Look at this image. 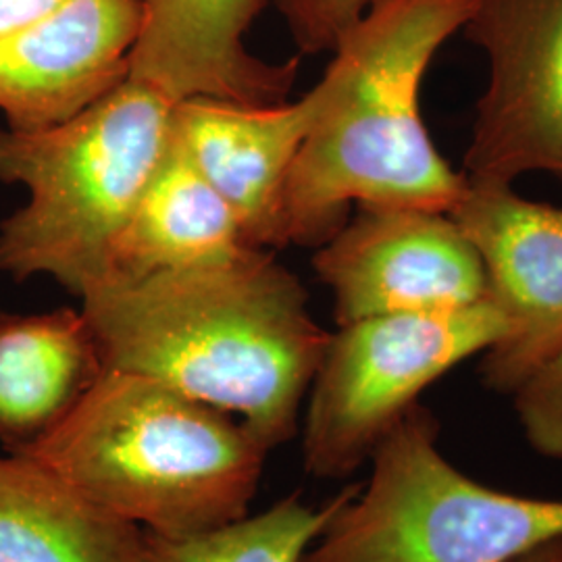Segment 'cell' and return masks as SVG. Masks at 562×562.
Here are the masks:
<instances>
[{
	"label": "cell",
	"mask_w": 562,
	"mask_h": 562,
	"mask_svg": "<svg viewBox=\"0 0 562 562\" xmlns=\"http://www.w3.org/2000/svg\"><path fill=\"white\" fill-rule=\"evenodd\" d=\"M448 215L480 255L487 299L506 322L482 355L483 385L510 396L562 348V209L522 199L513 183L467 180Z\"/></svg>",
	"instance_id": "ba28073f"
},
{
	"label": "cell",
	"mask_w": 562,
	"mask_h": 562,
	"mask_svg": "<svg viewBox=\"0 0 562 562\" xmlns=\"http://www.w3.org/2000/svg\"><path fill=\"white\" fill-rule=\"evenodd\" d=\"M106 367L83 311L0 313V446L25 454L80 406Z\"/></svg>",
	"instance_id": "4fadbf2b"
},
{
	"label": "cell",
	"mask_w": 562,
	"mask_h": 562,
	"mask_svg": "<svg viewBox=\"0 0 562 562\" xmlns=\"http://www.w3.org/2000/svg\"><path fill=\"white\" fill-rule=\"evenodd\" d=\"M338 325L394 313L454 311L487 299L482 259L448 215L359 209L313 259Z\"/></svg>",
	"instance_id": "9c48e42d"
},
{
	"label": "cell",
	"mask_w": 562,
	"mask_h": 562,
	"mask_svg": "<svg viewBox=\"0 0 562 562\" xmlns=\"http://www.w3.org/2000/svg\"><path fill=\"white\" fill-rule=\"evenodd\" d=\"M510 562H562V536L542 543Z\"/></svg>",
	"instance_id": "ffe728a7"
},
{
	"label": "cell",
	"mask_w": 562,
	"mask_h": 562,
	"mask_svg": "<svg viewBox=\"0 0 562 562\" xmlns=\"http://www.w3.org/2000/svg\"><path fill=\"white\" fill-rule=\"evenodd\" d=\"M106 371L150 378L240 419L267 450L296 438L331 331L262 250L109 280L81 296Z\"/></svg>",
	"instance_id": "6da1fadb"
},
{
	"label": "cell",
	"mask_w": 562,
	"mask_h": 562,
	"mask_svg": "<svg viewBox=\"0 0 562 562\" xmlns=\"http://www.w3.org/2000/svg\"><path fill=\"white\" fill-rule=\"evenodd\" d=\"M504 336L503 313L490 299L454 311L338 325L306 396V473L317 480L352 477L427 387Z\"/></svg>",
	"instance_id": "8992f818"
},
{
	"label": "cell",
	"mask_w": 562,
	"mask_h": 562,
	"mask_svg": "<svg viewBox=\"0 0 562 562\" xmlns=\"http://www.w3.org/2000/svg\"><path fill=\"white\" fill-rule=\"evenodd\" d=\"M248 250L257 248L244 241L229 204L202 178L171 130L169 146L113 248L109 280L222 265Z\"/></svg>",
	"instance_id": "5bb4252c"
},
{
	"label": "cell",
	"mask_w": 562,
	"mask_h": 562,
	"mask_svg": "<svg viewBox=\"0 0 562 562\" xmlns=\"http://www.w3.org/2000/svg\"><path fill=\"white\" fill-rule=\"evenodd\" d=\"M173 102L125 78L59 125L0 130V181L30 199L0 223V273L48 276L86 296L111 276L113 248L171 140Z\"/></svg>",
	"instance_id": "277c9868"
},
{
	"label": "cell",
	"mask_w": 562,
	"mask_h": 562,
	"mask_svg": "<svg viewBox=\"0 0 562 562\" xmlns=\"http://www.w3.org/2000/svg\"><path fill=\"white\" fill-rule=\"evenodd\" d=\"M142 533L44 462L0 457V562H136Z\"/></svg>",
	"instance_id": "9a60e30c"
},
{
	"label": "cell",
	"mask_w": 562,
	"mask_h": 562,
	"mask_svg": "<svg viewBox=\"0 0 562 562\" xmlns=\"http://www.w3.org/2000/svg\"><path fill=\"white\" fill-rule=\"evenodd\" d=\"M311 120L308 92L292 104L276 106L204 97L173 104V136L202 178L229 204L250 248L285 246V188Z\"/></svg>",
	"instance_id": "7c38bea8"
},
{
	"label": "cell",
	"mask_w": 562,
	"mask_h": 562,
	"mask_svg": "<svg viewBox=\"0 0 562 562\" xmlns=\"http://www.w3.org/2000/svg\"><path fill=\"white\" fill-rule=\"evenodd\" d=\"M74 0H0V36L50 20Z\"/></svg>",
	"instance_id": "d6986e66"
},
{
	"label": "cell",
	"mask_w": 562,
	"mask_h": 562,
	"mask_svg": "<svg viewBox=\"0 0 562 562\" xmlns=\"http://www.w3.org/2000/svg\"><path fill=\"white\" fill-rule=\"evenodd\" d=\"M462 30L487 60L464 178L562 176V0H475Z\"/></svg>",
	"instance_id": "52a82bcc"
},
{
	"label": "cell",
	"mask_w": 562,
	"mask_h": 562,
	"mask_svg": "<svg viewBox=\"0 0 562 562\" xmlns=\"http://www.w3.org/2000/svg\"><path fill=\"white\" fill-rule=\"evenodd\" d=\"M25 457L142 531L188 538L248 515L269 450L222 408L150 378L104 371Z\"/></svg>",
	"instance_id": "3957f363"
},
{
	"label": "cell",
	"mask_w": 562,
	"mask_h": 562,
	"mask_svg": "<svg viewBox=\"0 0 562 562\" xmlns=\"http://www.w3.org/2000/svg\"><path fill=\"white\" fill-rule=\"evenodd\" d=\"M285 21L302 55L331 53L371 0H267Z\"/></svg>",
	"instance_id": "ac0fdd59"
},
{
	"label": "cell",
	"mask_w": 562,
	"mask_h": 562,
	"mask_svg": "<svg viewBox=\"0 0 562 562\" xmlns=\"http://www.w3.org/2000/svg\"><path fill=\"white\" fill-rule=\"evenodd\" d=\"M510 396L529 448L562 462V348Z\"/></svg>",
	"instance_id": "e0dca14e"
},
{
	"label": "cell",
	"mask_w": 562,
	"mask_h": 562,
	"mask_svg": "<svg viewBox=\"0 0 562 562\" xmlns=\"http://www.w3.org/2000/svg\"><path fill=\"white\" fill-rule=\"evenodd\" d=\"M352 487L346 485L323 506L290 494L259 515L199 536L162 538L144 531L136 562H302Z\"/></svg>",
	"instance_id": "2e32d148"
},
{
	"label": "cell",
	"mask_w": 562,
	"mask_h": 562,
	"mask_svg": "<svg viewBox=\"0 0 562 562\" xmlns=\"http://www.w3.org/2000/svg\"><path fill=\"white\" fill-rule=\"evenodd\" d=\"M140 23V0H74L50 20L0 36L7 127L59 125L120 86Z\"/></svg>",
	"instance_id": "30bf717a"
},
{
	"label": "cell",
	"mask_w": 562,
	"mask_h": 562,
	"mask_svg": "<svg viewBox=\"0 0 562 562\" xmlns=\"http://www.w3.org/2000/svg\"><path fill=\"white\" fill-rule=\"evenodd\" d=\"M142 23L127 78L169 101L217 99L248 106L288 101L301 60L267 63L246 34L267 0H140Z\"/></svg>",
	"instance_id": "8fae6325"
},
{
	"label": "cell",
	"mask_w": 562,
	"mask_h": 562,
	"mask_svg": "<svg viewBox=\"0 0 562 562\" xmlns=\"http://www.w3.org/2000/svg\"><path fill=\"white\" fill-rule=\"evenodd\" d=\"M475 0H371L308 97L313 120L283 201V241L322 246L350 209L450 213L467 188L431 140L422 86Z\"/></svg>",
	"instance_id": "7a4b0ae2"
},
{
	"label": "cell",
	"mask_w": 562,
	"mask_h": 562,
	"mask_svg": "<svg viewBox=\"0 0 562 562\" xmlns=\"http://www.w3.org/2000/svg\"><path fill=\"white\" fill-rule=\"evenodd\" d=\"M302 562H510L562 536V498L467 475L440 448V422L415 404L371 457Z\"/></svg>",
	"instance_id": "5b68a950"
}]
</instances>
